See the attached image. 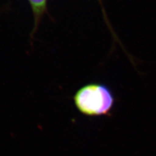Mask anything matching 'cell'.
Instances as JSON below:
<instances>
[{
    "instance_id": "cell-3",
    "label": "cell",
    "mask_w": 156,
    "mask_h": 156,
    "mask_svg": "<svg viewBox=\"0 0 156 156\" xmlns=\"http://www.w3.org/2000/svg\"><path fill=\"white\" fill-rule=\"evenodd\" d=\"M99 2H100V4H101V5L102 6V4H101V0H99Z\"/></svg>"
},
{
    "instance_id": "cell-1",
    "label": "cell",
    "mask_w": 156,
    "mask_h": 156,
    "mask_svg": "<svg viewBox=\"0 0 156 156\" xmlns=\"http://www.w3.org/2000/svg\"><path fill=\"white\" fill-rule=\"evenodd\" d=\"M73 98L77 110L88 116H109L115 103L110 88L99 83H91L82 87Z\"/></svg>"
},
{
    "instance_id": "cell-2",
    "label": "cell",
    "mask_w": 156,
    "mask_h": 156,
    "mask_svg": "<svg viewBox=\"0 0 156 156\" xmlns=\"http://www.w3.org/2000/svg\"><path fill=\"white\" fill-rule=\"evenodd\" d=\"M34 15L36 28L47 9V0H28Z\"/></svg>"
}]
</instances>
